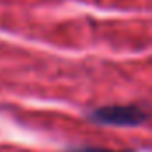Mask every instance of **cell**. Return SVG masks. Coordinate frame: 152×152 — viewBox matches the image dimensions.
Returning <instances> with one entry per match:
<instances>
[{
  "mask_svg": "<svg viewBox=\"0 0 152 152\" xmlns=\"http://www.w3.org/2000/svg\"><path fill=\"white\" fill-rule=\"evenodd\" d=\"M87 118L99 126L138 127L151 120V113L138 104H108L90 110L87 113Z\"/></svg>",
  "mask_w": 152,
  "mask_h": 152,
  "instance_id": "6da1fadb",
  "label": "cell"
},
{
  "mask_svg": "<svg viewBox=\"0 0 152 152\" xmlns=\"http://www.w3.org/2000/svg\"><path fill=\"white\" fill-rule=\"evenodd\" d=\"M64 152H133V151H115V149H106V147H73Z\"/></svg>",
  "mask_w": 152,
  "mask_h": 152,
  "instance_id": "7a4b0ae2",
  "label": "cell"
}]
</instances>
